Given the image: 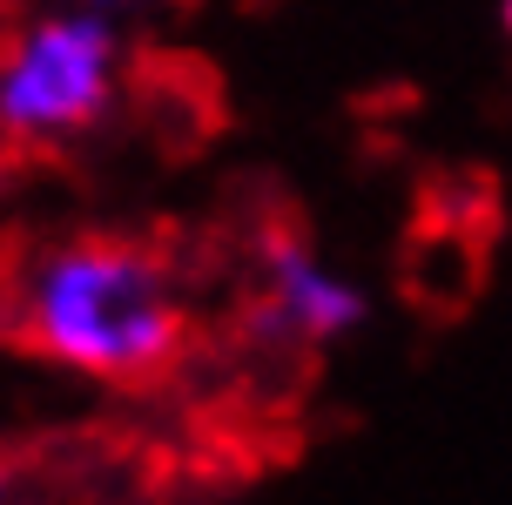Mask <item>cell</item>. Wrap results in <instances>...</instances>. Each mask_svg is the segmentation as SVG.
I'll use <instances>...</instances> for the list:
<instances>
[{
    "label": "cell",
    "mask_w": 512,
    "mask_h": 505,
    "mask_svg": "<svg viewBox=\"0 0 512 505\" xmlns=\"http://www.w3.org/2000/svg\"><path fill=\"white\" fill-rule=\"evenodd\" d=\"M81 7H102V14H128V7H149V0H81Z\"/></svg>",
    "instance_id": "obj_5"
},
{
    "label": "cell",
    "mask_w": 512,
    "mask_h": 505,
    "mask_svg": "<svg viewBox=\"0 0 512 505\" xmlns=\"http://www.w3.org/2000/svg\"><path fill=\"white\" fill-rule=\"evenodd\" d=\"M499 27H506V41H512V0H506V7H499Z\"/></svg>",
    "instance_id": "obj_6"
},
{
    "label": "cell",
    "mask_w": 512,
    "mask_h": 505,
    "mask_svg": "<svg viewBox=\"0 0 512 505\" xmlns=\"http://www.w3.org/2000/svg\"><path fill=\"white\" fill-rule=\"evenodd\" d=\"M364 324V290L344 270L297 243V236H270L263 243V303H256V330L283 337V344H337Z\"/></svg>",
    "instance_id": "obj_3"
},
{
    "label": "cell",
    "mask_w": 512,
    "mask_h": 505,
    "mask_svg": "<svg viewBox=\"0 0 512 505\" xmlns=\"http://www.w3.org/2000/svg\"><path fill=\"white\" fill-rule=\"evenodd\" d=\"M14 485H21V472H14V458H0V505L14 499Z\"/></svg>",
    "instance_id": "obj_4"
},
{
    "label": "cell",
    "mask_w": 512,
    "mask_h": 505,
    "mask_svg": "<svg viewBox=\"0 0 512 505\" xmlns=\"http://www.w3.org/2000/svg\"><path fill=\"white\" fill-rule=\"evenodd\" d=\"M122 27L102 7H41L0 41V142L54 149L102 122L122 95Z\"/></svg>",
    "instance_id": "obj_2"
},
{
    "label": "cell",
    "mask_w": 512,
    "mask_h": 505,
    "mask_svg": "<svg viewBox=\"0 0 512 505\" xmlns=\"http://www.w3.org/2000/svg\"><path fill=\"white\" fill-rule=\"evenodd\" d=\"M7 324L34 357L95 384H149L176 364L189 310L169 263L128 236H61L14 270Z\"/></svg>",
    "instance_id": "obj_1"
}]
</instances>
